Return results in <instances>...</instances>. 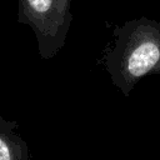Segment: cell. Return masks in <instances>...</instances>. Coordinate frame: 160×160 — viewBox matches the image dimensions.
<instances>
[{"instance_id": "cell-1", "label": "cell", "mask_w": 160, "mask_h": 160, "mask_svg": "<svg viewBox=\"0 0 160 160\" xmlns=\"http://www.w3.org/2000/svg\"><path fill=\"white\" fill-rule=\"evenodd\" d=\"M104 65L112 85L128 98L149 75H160V22L140 16L115 26Z\"/></svg>"}, {"instance_id": "cell-2", "label": "cell", "mask_w": 160, "mask_h": 160, "mask_svg": "<svg viewBox=\"0 0 160 160\" xmlns=\"http://www.w3.org/2000/svg\"><path fill=\"white\" fill-rule=\"evenodd\" d=\"M72 0H18V18L38 39L42 58L56 55L65 44L72 22Z\"/></svg>"}, {"instance_id": "cell-3", "label": "cell", "mask_w": 160, "mask_h": 160, "mask_svg": "<svg viewBox=\"0 0 160 160\" xmlns=\"http://www.w3.org/2000/svg\"><path fill=\"white\" fill-rule=\"evenodd\" d=\"M0 160H11L10 149L1 138H0Z\"/></svg>"}]
</instances>
